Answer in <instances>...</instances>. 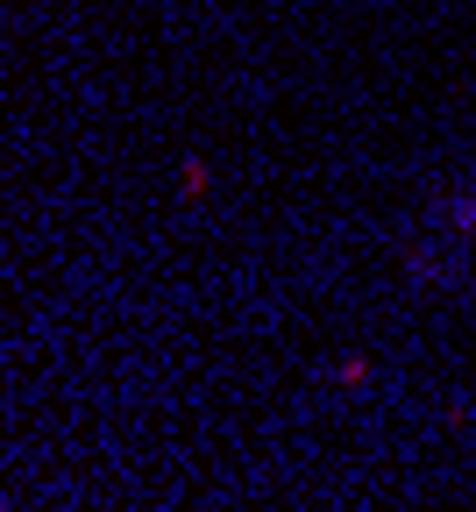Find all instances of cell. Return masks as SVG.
Listing matches in <instances>:
<instances>
[{
    "label": "cell",
    "mask_w": 476,
    "mask_h": 512,
    "mask_svg": "<svg viewBox=\"0 0 476 512\" xmlns=\"http://www.w3.org/2000/svg\"><path fill=\"white\" fill-rule=\"evenodd\" d=\"M178 192H185V200H192V192H207V164H185L178 171Z\"/></svg>",
    "instance_id": "obj_1"
}]
</instances>
